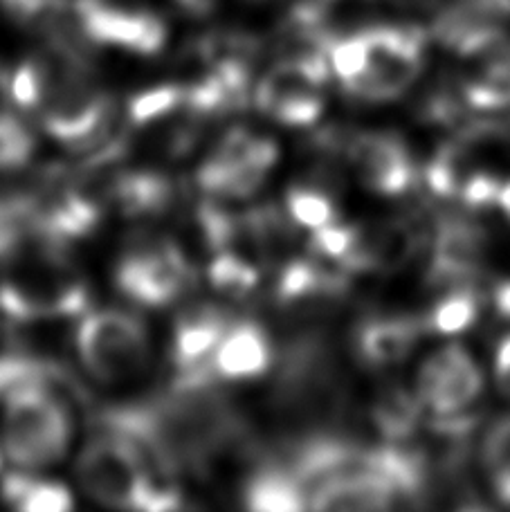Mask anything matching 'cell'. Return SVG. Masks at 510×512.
I'll return each mask as SVG.
<instances>
[{
	"mask_svg": "<svg viewBox=\"0 0 510 512\" xmlns=\"http://www.w3.org/2000/svg\"><path fill=\"white\" fill-rule=\"evenodd\" d=\"M75 344L90 376L108 384L140 376L151 360L147 326L124 310L106 308L84 315Z\"/></svg>",
	"mask_w": 510,
	"mask_h": 512,
	"instance_id": "obj_4",
	"label": "cell"
},
{
	"mask_svg": "<svg viewBox=\"0 0 510 512\" xmlns=\"http://www.w3.org/2000/svg\"><path fill=\"white\" fill-rule=\"evenodd\" d=\"M481 306H484L481 292L466 283V286L452 288L450 295L436 301L421 322L425 331L439 335H457L477 322Z\"/></svg>",
	"mask_w": 510,
	"mask_h": 512,
	"instance_id": "obj_23",
	"label": "cell"
},
{
	"mask_svg": "<svg viewBox=\"0 0 510 512\" xmlns=\"http://www.w3.org/2000/svg\"><path fill=\"white\" fill-rule=\"evenodd\" d=\"M79 36L88 45H115L135 54H156L167 41V25L144 7L115 0H70Z\"/></svg>",
	"mask_w": 510,
	"mask_h": 512,
	"instance_id": "obj_8",
	"label": "cell"
},
{
	"mask_svg": "<svg viewBox=\"0 0 510 512\" xmlns=\"http://www.w3.org/2000/svg\"><path fill=\"white\" fill-rule=\"evenodd\" d=\"M421 333V319L407 315L371 317L355 333V351L369 367H391L409 358Z\"/></svg>",
	"mask_w": 510,
	"mask_h": 512,
	"instance_id": "obj_16",
	"label": "cell"
},
{
	"mask_svg": "<svg viewBox=\"0 0 510 512\" xmlns=\"http://www.w3.org/2000/svg\"><path fill=\"white\" fill-rule=\"evenodd\" d=\"M486 250V234L477 223L448 218L434 236L427 281L432 286H466L475 281Z\"/></svg>",
	"mask_w": 510,
	"mask_h": 512,
	"instance_id": "obj_12",
	"label": "cell"
},
{
	"mask_svg": "<svg viewBox=\"0 0 510 512\" xmlns=\"http://www.w3.org/2000/svg\"><path fill=\"white\" fill-rule=\"evenodd\" d=\"M499 207H502L504 212L510 216V182H504L502 196H499Z\"/></svg>",
	"mask_w": 510,
	"mask_h": 512,
	"instance_id": "obj_33",
	"label": "cell"
},
{
	"mask_svg": "<svg viewBox=\"0 0 510 512\" xmlns=\"http://www.w3.org/2000/svg\"><path fill=\"white\" fill-rule=\"evenodd\" d=\"M88 283L70 263L66 250L36 243L9 263L0 281V313L14 322L66 319L86 313Z\"/></svg>",
	"mask_w": 510,
	"mask_h": 512,
	"instance_id": "obj_2",
	"label": "cell"
},
{
	"mask_svg": "<svg viewBox=\"0 0 510 512\" xmlns=\"http://www.w3.org/2000/svg\"><path fill=\"white\" fill-rule=\"evenodd\" d=\"M0 461H3V450H0Z\"/></svg>",
	"mask_w": 510,
	"mask_h": 512,
	"instance_id": "obj_35",
	"label": "cell"
},
{
	"mask_svg": "<svg viewBox=\"0 0 510 512\" xmlns=\"http://www.w3.org/2000/svg\"><path fill=\"white\" fill-rule=\"evenodd\" d=\"M21 389H48L70 402L84 400V389L63 364L34 353L0 355V402Z\"/></svg>",
	"mask_w": 510,
	"mask_h": 512,
	"instance_id": "obj_14",
	"label": "cell"
},
{
	"mask_svg": "<svg viewBox=\"0 0 510 512\" xmlns=\"http://www.w3.org/2000/svg\"><path fill=\"white\" fill-rule=\"evenodd\" d=\"M481 456L495 495L510 504V418L497 420L488 429Z\"/></svg>",
	"mask_w": 510,
	"mask_h": 512,
	"instance_id": "obj_29",
	"label": "cell"
},
{
	"mask_svg": "<svg viewBox=\"0 0 510 512\" xmlns=\"http://www.w3.org/2000/svg\"><path fill=\"white\" fill-rule=\"evenodd\" d=\"M34 137L21 120L0 115V171L18 169L32 158Z\"/></svg>",
	"mask_w": 510,
	"mask_h": 512,
	"instance_id": "obj_30",
	"label": "cell"
},
{
	"mask_svg": "<svg viewBox=\"0 0 510 512\" xmlns=\"http://www.w3.org/2000/svg\"><path fill=\"white\" fill-rule=\"evenodd\" d=\"M275 351L259 324L236 322L227 328L214 353V371L221 380H252L272 367Z\"/></svg>",
	"mask_w": 510,
	"mask_h": 512,
	"instance_id": "obj_15",
	"label": "cell"
},
{
	"mask_svg": "<svg viewBox=\"0 0 510 512\" xmlns=\"http://www.w3.org/2000/svg\"><path fill=\"white\" fill-rule=\"evenodd\" d=\"M506 131H508V135H510V122L506 124Z\"/></svg>",
	"mask_w": 510,
	"mask_h": 512,
	"instance_id": "obj_34",
	"label": "cell"
},
{
	"mask_svg": "<svg viewBox=\"0 0 510 512\" xmlns=\"http://www.w3.org/2000/svg\"><path fill=\"white\" fill-rule=\"evenodd\" d=\"M230 324V317L216 306L200 304L185 310L173 328L171 360L176 378H218L214 353Z\"/></svg>",
	"mask_w": 510,
	"mask_h": 512,
	"instance_id": "obj_11",
	"label": "cell"
},
{
	"mask_svg": "<svg viewBox=\"0 0 510 512\" xmlns=\"http://www.w3.org/2000/svg\"><path fill=\"white\" fill-rule=\"evenodd\" d=\"M472 70L463 77V102L479 111L510 106V39L499 34L475 54L466 57Z\"/></svg>",
	"mask_w": 510,
	"mask_h": 512,
	"instance_id": "obj_13",
	"label": "cell"
},
{
	"mask_svg": "<svg viewBox=\"0 0 510 512\" xmlns=\"http://www.w3.org/2000/svg\"><path fill=\"white\" fill-rule=\"evenodd\" d=\"M360 182L385 196L403 194L416 180L414 160L400 137L391 133H360L346 146Z\"/></svg>",
	"mask_w": 510,
	"mask_h": 512,
	"instance_id": "obj_10",
	"label": "cell"
},
{
	"mask_svg": "<svg viewBox=\"0 0 510 512\" xmlns=\"http://www.w3.org/2000/svg\"><path fill=\"white\" fill-rule=\"evenodd\" d=\"M243 501L257 512H295L311 506L302 481L281 459H272L254 470L243 488Z\"/></svg>",
	"mask_w": 510,
	"mask_h": 512,
	"instance_id": "obj_17",
	"label": "cell"
},
{
	"mask_svg": "<svg viewBox=\"0 0 510 512\" xmlns=\"http://www.w3.org/2000/svg\"><path fill=\"white\" fill-rule=\"evenodd\" d=\"M111 99L90 79L88 70L61 79L41 106V124L75 153H93L113 137Z\"/></svg>",
	"mask_w": 510,
	"mask_h": 512,
	"instance_id": "obj_5",
	"label": "cell"
},
{
	"mask_svg": "<svg viewBox=\"0 0 510 512\" xmlns=\"http://www.w3.org/2000/svg\"><path fill=\"white\" fill-rule=\"evenodd\" d=\"M196 272L176 243L144 239L133 243L117 263L115 281L124 297L160 308L180 299L194 286Z\"/></svg>",
	"mask_w": 510,
	"mask_h": 512,
	"instance_id": "obj_7",
	"label": "cell"
},
{
	"mask_svg": "<svg viewBox=\"0 0 510 512\" xmlns=\"http://www.w3.org/2000/svg\"><path fill=\"white\" fill-rule=\"evenodd\" d=\"M495 376L504 396L510 398V335L497 346L495 355Z\"/></svg>",
	"mask_w": 510,
	"mask_h": 512,
	"instance_id": "obj_32",
	"label": "cell"
},
{
	"mask_svg": "<svg viewBox=\"0 0 510 512\" xmlns=\"http://www.w3.org/2000/svg\"><path fill=\"white\" fill-rule=\"evenodd\" d=\"M360 227L358 225H340V223H331L326 227H320L313 234V252L322 259H329L335 263H344L346 254L353 250L355 241H358Z\"/></svg>",
	"mask_w": 510,
	"mask_h": 512,
	"instance_id": "obj_31",
	"label": "cell"
},
{
	"mask_svg": "<svg viewBox=\"0 0 510 512\" xmlns=\"http://www.w3.org/2000/svg\"><path fill=\"white\" fill-rule=\"evenodd\" d=\"M364 36L369 66L344 90L367 102H387L403 95L423 70L425 32L412 25H378L367 27Z\"/></svg>",
	"mask_w": 510,
	"mask_h": 512,
	"instance_id": "obj_6",
	"label": "cell"
},
{
	"mask_svg": "<svg viewBox=\"0 0 510 512\" xmlns=\"http://www.w3.org/2000/svg\"><path fill=\"white\" fill-rule=\"evenodd\" d=\"M475 171L472 167V146L461 142L445 144L439 153L434 155L432 162L425 169V180L430 185L432 194L443 198H459L466 182Z\"/></svg>",
	"mask_w": 510,
	"mask_h": 512,
	"instance_id": "obj_24",
	"label": "cell"
},
{
	"mask_svg": "<svg viewBox=\"0 0 510 512\" xmlns=\"http://www.w3.org/2000/svg\"><path fill=\"white\" fill-rule=\"evenodd\" d=\"M77 479L90 497L120 510L180 508L171 481L144 459L126 438L95 429V436L77 456Z\"/></svg>",
	"mask_w": 510,
	"mask_h": 512,
	"instance_id": "obj_1",
	"label": "cell"
},
{
	"mask_svg": "<svg viewBox=\"0 0 510 512\" xmlns=\"http://www.w3.org/2000/svg\"><path fill=\"white\" fill-rule=\"evenodd\" d=\"M108 198L129 218L158 216L176 200V185L158 171H124L108 182Z\"/></svg>",
	"mask_w": 510,
	"mask_h": 512,
	"instance_id": "obj_18",
	"label": "cell"
},
{
	"mask_svg": "<svg viewBox=\"0 0 510 512\" xmlns=\"http://www.w3.org/2000/svg\"><path fill=\"white\" fill-rule=\"evenodd\" d=\"M36 243V194H0V265H9Z\"/></svg>",
	"mask_w": 510,
	"mask_h": 512,
	"instance_id": "obj_20",
	"label": "cell"
},
{
	"mask_svg": "<svg viewBox=\"0 0 510 512\" xmlns=\"http://www.w3.org/2000/svg\"><path fill=\"white\" fill-rule=\"evenodd\" d=\"M0 497L7 506L23 512H63L72 508V495L66 486L30 474H7L0 483Z\"/></svg>",
	"mask_w": 510,
	"mask_h": 512,
	"instance_id": "obj_22",
	"label": "cell"
},
{
	"mask_svg": "<svg viewBox=\"0 0 510 512\" xmlns=\"http://www.w3.org/2000/svg\"><path fill=\"white\" fill-rule=\"evenodd\" d=\"M376 270L394 272L414 259L423 243L421 227L414 221H394L371 230Z\"/></svg>",
	"mask_w": 510,
	"mask_h": 512,
	"instance_id": "obj_25",
	"label": "cell"
},
{
	"mask_svg": "<svg viewBox=\"0 0 510 512\" xmlns=\"http://www.w3.org/2000/svg\"><path fill=\"white\" fill-rule=\"evenodd\" d=\"M484 391V376L463 346H445L423 362L416 393L432 414H452L475 405Z\"/></svg>",
	"mask_w": 510,
	"mask_h": 512,
	"instance_id": "obj_9",
	"label": "cell"
},
{
	"mask_svg": "<svg viewBox=\"0 0 510 512\" xmlns=\"http://www.w3.org/2000/svg\"><path fill=\"white\" fill-rule=\"evenodd\" d=\"M421 407L423 402L407 391L400 384H389V387L378 393L376 402L371 407V420L378 427L380 436L391 443H407L421 427Z\"/></svg>",
	"mask_w": 510,
	"mask_h": 512,
	"instance_id": "obj_21",
	"label": "cell"
},
{
	"mask_svg": "<svg viewBox=\"0 0 510 512\" xmlns=\"http://www.w3.org/2000/svg\"><path fill=\"white\" fill-rule=\"evenodd\" d=\"M68 398L48 389H21L3 405V452L18 468L41 470L66 456L72 438Z\"/></svg>",
	"mask_w": 510,
	"mask_h": 512,
	"instance_id": "obj_3",
	"label": "cell"
},
{
	"mask_svg": "<svg viewBox=\"0 0 510 512\" xmlns=\"http://www.w3.org/2000/svg\"><path fill=\"white\" fill-rule=\"evenodd\" d=\"M187 108V88L185 86H158L135 95L126 104V120L131 126L147 128L160 124L169 117H178Z\"/></svg>",
	"mask_w": 510,
	"mask_h": 512,
	"instance_id": "obj_26",
	"label": "cell"
},
{
	"mask_svg": "<svg viewBox=\"0 0 510 512\" xmlns=\"http://www.w3.org/2000/svg\"><path fill=\"white\" fill-rule=\"evenodd\" d=\"M398 501L394 488L371 472L333 479L311 495L313 510H387Z\"/></svg>",
	"mask_w": 510,
	"mask_h": 512,
	"instance_id": "obj_19",
	"label": "cell"
},
{
	"mask_svg": "<svg viewBox=\"0 0 510 512\" xmlns=\"http://www.w3.org/2000/svg\"><path fill=\"white\" fill-rule=\"evenodd\" d=\"M207 279L225 297L243 299L259 286V270L248 256L239 252H216L207 268Z\"/></svg>",
	"mask_w": 510,
	"mask_h": 512,
	"instance_id": "obj_27",
	"label": "cell"
},
{
	"mask_svg": "<svg viewBox=\"0 0 510 512\" xmlns=\"http://www.w3.org/2000/svg\"><path fill=\"white\" fill-rule=\"evenodd\" d=\"M286 212L293 223L313 232L335 223L338 218L333 198L324 185H297L290 189L286 194Z\"/></svg>",
	"mask_w": 510,
	"mask_h": 512,
	"instance_id": "obj_28",
	"label": "cell"
}]
</instances>
